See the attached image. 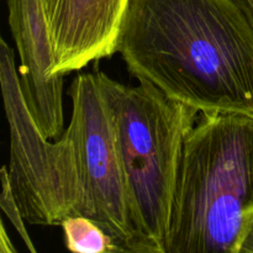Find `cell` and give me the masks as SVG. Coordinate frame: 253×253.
Segmentation results:
<instances>
[{
    "label": "cell",
    "mask_w": 253,
    "mask_h": 253,
    "mask_svg": "<svg viewBox=\"0 0 253 253\" xmlns=\"http://www.w3.org/2000/svg\"><path fill=\"white\" fill-rule=\"evenodd\" d=\"M130 0H41L51 44L52 79L116 53Z\"/></svg>",
    "instance_id": "6"
},
{
    "label": "cell",
    "mask_w": 253,
    "mask_h": 253,
    "mask_svg": "<svg viewBox=\"0 0 253 253\" xmlns=\"http://www.w3.org/2000/svg\"><path fill=\"white\" fill-rule=\"evenodd\" d=\"M240 253H253V225L249 235H247L246 240H245L244 245H242Z\"/></svg>",
    "instance_id": "11"
},
{
    "label": "cell",
    "mask_w": 253,
    "mask_h": 253,
    "mask_svg": "<svg viewBox=\"0 0 253 253\" xmlns=\"http://www.w3.org/2000/svg\"><path fill=\"white\" fill-rule=\"evenodd\" d=\"M0 251L4 252V253H15L16 252V250L14 249V246H12L11 241H10L9 236H7L6 234V230H5L4 225H2L1 222V234H0Z\"/></svg>",
    "instance_id": "10"
},
{
    "label": "cell",
    "mask_w": 253,
    "mask_h": 253,
    "mask_svg": "<svg viewBox=\"0 0 253 253\" xmlns=\"http://www.w3.org/2000/svg\"><path fill=\"white\" fill-rule=\"evenodd\" d=\"M253 225V118L200 113L183 145L166 253H240Z\"/></svg>",
    "instance_id": "2"
},
{
    "label": "cell",
    "mask_w": 253,
    "mask_h": 253,
    "mask_svg": "<svg viewBox=\"0 0 253 253\" xmlns=\"http://www.w3.org/2000/svg\"><path fill=\"white\" fill-rule=\"evenodd\" d=\"M0 83L10 127V184L25 222L61 225L66 217L83 215L78 160L67 130L59 140L44 137L32 119L20 85L14 51L1 39Z\"/></svg>",
    "instance_id": "4"
},
{
    "label": "cell",
    "mask_w": 253,
    "mask_h": 253,
    "mask_svg": "<svg viewBox=\"0 0 253 253\" xmlns=\"http://www.w3.org/2000/svg\"><path fill=\"white\" fill-rule=\"evenodd\" d=\"M116 52L198 113L253 118V0H130Z\"/></svg>",
    "instance_id": "1"
},
{
    "label": "cell",
    "mask_w": 253,
    "mask_h": 253,
    "mask_svg": "<svg viewBox=\"0 0 253 253\" xmlns=\"http://www.w3.org/2000/svg\"><path fill=\"white\" fill-rule=\"evenodd\" d=\"M9 24L20 56L17 68L24 99L42 135L63 132V81L52 79L51 44L41 0H7Z\"/></svg>",
    "instance_id": "7"
},
{
    "label": "cell",
    "mask_w": 253,
    "mask_h": 253,
    "mask_svg": "<svg viewBox=\"0 0 253 253\" xmlns=\"http://www.w3.org/2000/svg\"><path fill=\"white\" fill-rule=\"evenodd\" d=\"M115 120L130 197L131 253H166L183 145L198 113L148 83L96 72Z\"/></svg>",
    "instance_id": "3"
},
{
    "label": "cell",
    "mask_w": 253,
    "mask_h": 253,
    "mask_svg": "<svg viewBox=\"0 0 253 253\" xmlns=\"http://www.w3.org/2000/svg\"><path fill=\"white\" fill-rule=\"evenodd\" d=\"M64 245L74 253H118L121 252L114 237L98 222L83 215L68 216L61 222Z\"/></svg>",
    "instance_id": "8"
},
{
    "label": "cell",
    "mask_w": 253,
    "mask_h": 253,
    "mask_svg": "<svg viewBox=\"0 0 253 253\" xmlns=\"http://www.w3.org/2000/svg\"><path fill=\"white\" fill-rule=\"evenodd\" d=\"M69 95L72 116L66 130L76 147L84 216L111 235L121 252L131 253L133 234L127 183L113 110L98 73L77 76Z\"/></svg>",
    "instance_id": "5"
},
{
    "label": "cell",
    "mask_w": 253,
    "mask_h": 253,
    "mask_svg": "<svg viewBox=\"0 0 253 253\" xmlns=\"http://www.w3.org/2000/svg\"><path fill=\"white\" fill-rule=\"evenodd\" d=\"M0 205H1V209L5 212V215L9 217L10 222L12 224L14 229L21 236L22 241L26 245L27 250L30 252H36V249H35L34 244H32L31 237H30L26 227H25V220L22 217L21 211H20V208L17 205L14 192H12L6 166H4L1 169V198H0Z\"/></svg>",
    "instance_id": "9"
}]
</instances>
